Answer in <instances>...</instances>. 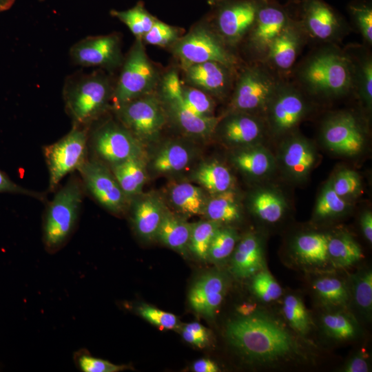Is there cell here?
<instances>
[{
  "instance_id": "6da1fadb",
  "label": "cell",
  "mask_w": 372,
  "mask_h": 372,
  "mask_svg": "<svg viewBox=\"0 0 372 372\" xmlns=\"http://www.w3.org/2000/svg\"><path fill=\"white\" fill-rule=\"evenodd\" d=\"M229 342L251 360L271 362L285 358L296 350L290 333L264 315L251 314L231 321L226 329Z\"/></svg>"
},
{
  "instance_id": "7a4b0ae2",
  "label": "cell",
  "mask_w": 372,
  "mask_h": 372,
  "mask_svg": "<svg viewBox=\"0 0 372 372\" xmlns=\"http://www.w3.org/2000/svg\"><path fill=\"white\" fill-rule=\"evenodd\" d=\"M114 86L101 71L77 72L65 81L63 96L74 125L87 127L96 120L112 101Z\"/></svg>"
},
{
  "instance_id": "3957f363",
  "label": "cell",
  "mask_w": 372,
  "mask_h": 372,
  "mask_svg": "<svg viewBox=\"0 0 372 372\" xmlns=\"http://www.w3.org/2000/svg\"><path fill=\"white\" fill-rule=\"evenodd\" d=\"M83 191L80 183L70 180L48 204L43 223V241L48 252L60 250L73 233L78 220Z\"/></svg>"
},
{
  "instance_id": "277c9868",
  "label": "cell",
  "mask_w": 372,
  "mask_h": 372,
  "mask_svg": "<svg viewBox=\"0 0 372 372\" xmlns=\"http://www.w3.org/2000/svg\"><path fill=\"white\" fill-rule=\"evenodd\" d=\"M157 77L156 70L146 54L142 39H136L122 63L121 74L114 85L112 99L114 109L151 93Z\"/></svg>"
},
{
  "instance_id": "5b68a950",
  "label": "cell",
  "mask_w": 372,
  "mask_h": 372,
  "mask_svg": "<svg viewBox=\"0 0 372 372\" xmlns=\"http://www.w3.org/2000/svg\"><path fill=\"white\" fill-rule=\"evenodd\" d=\"M302 77L313 92L329 95L343 94L352 83L348 61L333 52L322 53L311 59L304 67Z\"/></svg>"
},
{
  "instance_id": "8992f818",
  "label": "cell",
  "mask_w": 372,
  "mask_h": 372,
  "mask_svg": "<svg viewBox=\"0 0 372 372\" xmlns=\"http://www.w3.org/2000/svg\"><path fill=\"white\" fill-rule=\"evenodd\" d=\"M87 141V127L74 125L68 134L44 148L51 190L56 187L63 177L79 169L86 161Z\"/></svg>"
},
{
  "instance_id": "52a82bcc",
  "label": "cell",
  "mask_w": 372,
  "mask_h": 372,
  "mask_svg": "<svg viewBox=\"0 0 372 372\" xmlns=\"http://www.w3.org/2000/svg\"><path fill=\"white\" fill-rule=\"evenodd\" d=\"M173 52L183 69L208 61L217 62L228 68L236 63L235 58L220 41L207 28L199 25L173 45Z\"/></svg>"
},
{
  "instance_id": "ba28073f",
  "label": "cell",
  "mask_w": 372,
  "mask_h": 372,
  "mask_svg": "<svg viewBox=\"0 0 372 372\" xmlns=\"http://www.w3.org/2000/svg\"><path fill=\"white\" fill-rule=\"evenodd\" d=\"M123 125L138 141H152L162 130L166 116L161 101L152 93L115 109Z\"/></svg>"
},
{
  "instance_id": "9c48e42d",
  "label": "cell",
  "mask_w": 372,
  "mask_h": 372,
  "mask_svg": "<svg viewBox=\"0 0 372 372\" xmlns=\"http://www.w3.org/2000/svg\"><path fill=\"white\" fill-rule=\"evenodd\" d=\"M161 85L163 96L169 113L183 132L193 136L206 137L215 130L219 118L197 115L185 105L182 96V84L175 71L165 76Z\"/></svg>"
},
{
  "instance_id": "30bf717a",
  "label": "cell",
  "mask_w": 372,
  "mask_h": 372,
  "mask_svg": "<svg viewBox=\"0 0 372 372\" xmlns=\"http://www.w3.org/2000/svg\"><path fill=\"white\" fill-rule=\"evenodd\" d=\"M69 54L73 63L82 67L112 70L123 61L121 40L115 34L86 37L75 43Z\"/></svg>"
},
{
  "instance_id": "8fae6325",
  "label": "cell",
  "mask_w": 372,
  "mask_h": 372,
  "mask_svg": "<svg viewBox=\"0 0 372 372\" xmlns=\"http://www.w3.org/2000/svg\"><path fill=\"white\" fill-rule=\"evenodd\" d=\"M85 187L103 207L121 213L126 207L127 196L112 171L96 161H85L78 169Z\"/></svg>"
},
{
  "instance_id": "7c38bea8",
  "label": "cell",
  "mask_w": 372,
  "mask_h": 372,
  "mask_svg": "<svg viewBox=\"0 0 372 372\" xmlns=\"http://www.w3.org/2000/svg\"><path fill=\"white\" fill-rule=\"evenodd\" d=\"M92 144L96 154L112 165L141 156L139 141L124 126L103 124L95 130Z\"/></svg>"
},
{
  "instance_id": "4fadbf2b",
  "label": "cell",
  "mask_w": 372,
  "mask_h": 372,
  "mask_svg": "<svg viewBox=\"0 0 372 372\" xmlns=\"http://www.w3.org/2000/svg\"><path fill=\"white\" fill-rule=\"evenodd\" d=\"M273 79L259 68H249L240 75L233 96L232 105L240 112L258 110L271 101L276 91Z\"/></svg>"
},
{
  "instance_id": "5bb4252c",
  "label": "cell",
  "mask_w": 372,
  "mask_h": 372,
  "mask_svg": "<svg viewBox=\"0 0 372 372\" xmlns=\"http://www.w3.org/2000/svg\"><path fill=\"white\" fill-rule=\"evenodd\" d=\"M322 138L331 150L346 156L359 154L364 144L360 126L355 118L348 113L330 118L324 125Z\"/></svg>"
},
{
  "instance_id": "9a60e30c",
  "label": "cell",
  "mask_w": 372,
  "mask_h": 372,
  "mask_svg": "<svg viewBox=\"0 0 372 372\" xmlns=\"http://www.w3.org/2000/svg\"><path fill=\"white\" fill-rule=\"evenodd\" d=\"M227 289V280L220 273H209L193 285L189 294L192 309L201 315L212 318L221 304Z\"/></svg>"
},
{
  "instance_id": "2e32d148",
  "label": "cell",
  "mask_w": 372,
  "mask_h": 372,
  "mask_svg": "<svg viewBox=\"0 0 372 372\" xmlns=\"http://www.w3.org/2000/svg\"><path fill=\"white\" fill-rule=\"evenodd\" d=\"M272 99L271 121L276 131L286 132L298 124L306 112L302 96L292 89L279 92Z\"/></svg>"
},
{
  "instance_id": "e0dca14e",
  "label": "cell",
  "mask_w": 372,
  "mask_h": 372,
  "mask_svg": "<svg viewBox=\"0 0 372 372\" xmlns=\"http://www.w3.org/2000/svg\"><path fill=\"white\" fill-rule=\"evenodd\" d=\"M258 8L249 1L231 4L221 10L218 17L220 33L229 41L240 39L254 24Z\"/></svg>"
},
{
  "instance_id": "ac0fdd59",
  "label": "cell",
  "mask_w": 372,
  "mask_h": 372,
  "mask_svg": "<svg viewBox=\"0 0 372 372\" xmlns=\"http://www.w3.org/2000/svg\"><path fill=\"white\" fill-rule=\"evenodd\" d=\"M227 67L217 62L208 61L185 68L187 81L205 92L223 93L229 83Z\"/></svg>"
},
{
  "instance_id": "d6986e66",
  "label": "cell",
  "mask_w": 372,
  "mask_h": 372,
  "mask_svg": "<svg viewBox=\"0 0 372 372\" xmlns=\"http://www.w3.org/2000/svg\"><path fill=\"white\" fill-rule=\"evenodd\" d=\"M287 24V16L278 8L265 6L258 10L251 37L253 45L258 50H268Z\"/></svg>"
},
{
  "instance_id": "ffe728a7",
  "label": "cell",
  "mask_w": 372,
  "mask_h": 372,
  "mask_svg": "<svg viewBox=\"0 0 372 372\" xmlns=\"http://www.w3.org/2000/svg\"><path fill=\"white\" fill-rule=\"evenodd\" d=\"M265 259L258 238L248 234L239 242L234 251L231 269L240 278H248L263 269Z\"/></svg>"
},
{
  "instance_id": "44dd1931",
  "label": "cell",
  "mask_w": 372,
  "mask_h": 372,
  "mask_svg": "<svg viewBox=\"0 0 372 372\" xmlns=\"http://www.w3.org/2000/svg\"><path fill=\"white\" fill-rule=\"evenodd\" d=\"M161 201L148 196L137 202L133 211V224L138 234L149 239L156 236L164 215Z\"/></svg>"
},
{
  "instance_id": "7402d4cb",
  "label": "cell",
  "mask_w": 372,
  "mask_h": 372,
  "mask_svg": "<svg viewBox=\"0 0 372 372\" xmlns=\"http://www.w3.org/2000/svg\"><path fill=\"white\" fill-rule=\"evenodd\" d=\"M304 19L310 33L319 39L330 38L338 25L334 12L321 0H307Z\"/></svg>"
},
{
  "instance_id": "603a6c76",
  "label": "cell",
  "mask_w": 372,
  "mask_h": 372,
  "mask_svg": "<svg viewBox=\"0 0 372 372\" xmlns=\"http://www.w3.org/2000/svg\"><path fill=\"white\" fill-rule=\"evenodd\" d=\"M282 161L288 172L296 178H303L309 174L316 161L313 147L305 141L296 138L289 141L284 149Z\"/></svg>"
},
{
  "instance_id": "cb8c5ba5",
  "label": "cell",
  "mask_w": 372,
  "mask_h": 372,
  "mask_svg": "<svg viewBox=\"0 0 372 372\" xmlns=\"http://www.w3.org/2000/svg\"><path fill=\"white\" fill-rule=\"evenodd\" d=\"M262 133L260 123L254 118L242 114L227 118L223 124L222 134L231 144H249L258 139Z\"/></svg>"
},
{
  "instance_id": "d4e9b609",
  "label": "cell",
  "mask_w": 372,
  "mask_h": 372,
  "mask_svg": "<svg viewBox=\"0 0 372 372\" xmlns=\"http://www.w3.org/2000/svg\"><path fill=\"white\" fill-rule=\"evenodd\" d=\"M112 172L127 196L138 194L146 180L141 156L112 165Z\"/></svg>"
},
{
  "instance_id": "484cf974",
  "label": "cell",
  "mask_w": 372,
  "mask_h": 372,
  "mask_svg": "<svg viewBox=\"0 0 372 372\" xmlns=\"http://www.w3.org/2000/svg\"><path fill=\"white\" fill-rule=\"evenodd\" d=\"M298 47V35L295 30L287 24L269 45V58L278 68L287 70L293 65L296 60Z\"/></svg>"
},
{
  "instance_id": "4316f807",
  "label": "cell",
  "mask_w": 372,
  "mask_h": 372,
  "mask_svg": "<svg viewBox=\"0 0 372 372\" xmlns=\"http://www.w3.org/2000/svg\"><path fill=\"white\" fill-rule=\"evenodd\" d=\"M329 237L325 234L311 233L298 237L293 245L297 257L304 263L321 265L329 260L327 245Z\"/></svg>"
},
{
  "instance_id": "83f0119b",
  "label": "cell",
  "mask_w": 372,
  "mask_h": 372,
  "mask_svg": "<svg viewBox=\"0 0 372 372\" xmlns=\"http://www.w3.org/2000/svg\"><path fill=\"white\" fill-rule=\"evenodd\" d=\"M192 225L165 212L156 236L169 247L183 253L188 246Z\"/></svg>"
},
{
  "instance_id": "f1b7e54d",
  "label": "cell",
  "mask_w": 372,
  "mask_h": 372,
  "mask_svg": "<svg viewBox=\"0 0 372 372\" xmlns=\"http://www.w3.org/2000/svg\"><path fill=\"white\" fill-rule=\"evenodd\" d=\"M170 199L176 208L186 215L205 214L206 202L202 189L189 183L174 185L170 191Z\"/></svg>"
},
{
  "instance_id": "f546056e",
  "label": "cell",
  "mask_w": 372,
  "mask_h": 372,
  "mask_svg": "<svg viewBox=\"0 0 372 372\" xmlns=\"http://www.w3.org/2000/svg\"><path fill=\"white\" fill-rule=\"evenodd\" d=\"M192 159L191 152L182 144L170 143L160 149L154 158L152 166L159 173H172L185 169Z\"/></svg>"
},
{
  "instance_id": "4dcf8cb0",
  "label": "cell",
  "mask_w": 372,
  "mask_h": 372,
  "mask_svg": "<svg viewBox=\"0 0 372 372\" xmlns=\"http://www.w3.org/2000/svg\"><path fill=\"white\" fill-rule=\"evenodd\" d=\"M195 177L200 185L213 194L230 189L233 183V177L229 169L216 161L202 165Z\"/></svg>"
},
{
  "instance_id": "1f68e13d",
  "label": "cell",
  "mask_w": 372,
  "mask_h": 372,
  "mask_svg": "<svg viewBox=\"0 0 372 372\" xmlns=\"http://www.w3.org/2000/svg\"><path fill=\"white\" fill-rule=\"evenodd\" d=\"M327 253L329 260L338 267L351 266L363 257L359 245L348 235L329 237Z\"/></svg>"
},
{
  "instance_id": "d6a6232c",
  "label": "cell",
  "mask_w": 372,
  "mask_h": 372,
  "mask_svg": "<svg viewBox=\"0 0 372 372\" xmlns=\"http://www.w3.org/2000/svg\"><path fill=\"white\" fill-rule=\"evenodd\" d=\"M205 214L209 220L217 223H231L240 218V209L235 194L231 190L214 194L206 203Z\"/></svg>"
},
{
  "instance_id": "836d02e7",
  "label": "cell",
  "mask_w": 372,
  "mask_h": 372,
  "mask_svg": "<svg viewBox=\"0 0 372 372\" xmlns=\"http://www.w3.org/2000/svg\"><path fill=\"white\" fill-rule=\"evenodd\" d=\"M110 14L127 26L136 39H142L156 19L149 14L142 4L125 10H112Z\"/></svg>"
},
{
  "instance_id": "e575fe53",
  "label": "cell",
  "mask_w": 372,
  "mask_h": 372,
  "mask_svg": "<svg viewBox=\"0 0 372 372\" xmlns=\"http://www.w3.org/2000/svg\"><path fill=\"white\" fill-rule=\"evenodd\" d=\"M219 229V223L211 220L192 225L188 247L200 260L208 258L211 240Z\"/></svg>"
},
{
  "instance_id": "d590c367",
  "label": "cell",
  "mask_w": 372,
  "mask_h": 372,
  "mask_svg": "<svg viewBox=\"0 0 372 372\" xmlns=\"http://www.w3.org/2000/svg\"><path fill=\"white\" fill-rule=\"evenodd\" d=\"M234 161L240 170L256 176L267 173L272 165L269 154L258 148L241 151L234 156Z\"/></svg>"
},
{
  "instance_id": "8d00e7d4",
  "label": "cell",
  "mask_w": 372,
  "mask_h": 372,
  "mask_svg": "<svg viewBox=\"0 0 372 372\" xmlns=\"http://www.w3.org/2000/svg\"><path fill=\"white\" fill-rule=\"evenodd\" d=\"M253 209L256 214L267 223H276L282 216L285 203L276 194L269 191L257 193L253 199Z\"/></svg>"
},
{
  "instance_id": "74e56055",
  "label": "cell",
  "mask_w": 372,
  "mask_h": 372,
  "mask_svg": "<svg viewBox=\"0 0 372 372\" xmlns=\"http://www.w3.org/2000/svg\"><path fill=\"white\" fill-rule=\"evenodd\" d=\"M313 288L318 296L326 303L344 305L349 299V292L340 280L333 277L317 279Z\"/></svg>"
},
{
  "instance_id": "f35d334b",
  "label": "cell",
  "mask_w": 372,
  "mask_h": 372,
  "mask_svg": "<svg viewBox=\"0 0 372 372\" xmlns=\"http://www.w3.org/2000/svg\"><path fill=\"white\" fill-rule=\"evenodd\" d=\"M283 313L290 325L304 334L309 329V318L302 301L294 295H289L283 302Z\"/></svg>"
},
{
  "instance_id": "ab89813d",
  "label": "cell",
  "mask_w": 372,
  "mask_h": 372,
  "mask_svg": "<svg viewBox=\"0 0 372 372\" xmlns=\"http://www.w3.org/2000/svg\"><path fill=\"white\" fill-rule=\"evenodd\" d=\"M236 240L237 235L234 229L219 228L211 240L208 258L213 262H219L227 258L234 251Z\"/></svg>"
},
{
  "instance_id": "60d3db41",
  "label": "cell",
  "mask_w": 372,
  "mask_h": 372,
  "mask_svg": "<svg viewBox=\"0 0 372 372\" xmlns=\"http://www.w3.org/2000/svg\"><path fill=\"white\" fill-rule=\"evenodd\" d=\"M182 96L185 105L194 114L202 116H213L214 102L205 91L182 85Z\"/></svg>"
},
{
  "instance_id": "b9f144b4",
  "label": "cell",
  "mask_w": 372,
  "mask_h": 372,
  "mask_svg": "<svg viewBox=\"0 0 372 372\" xmlns=\"http://www.w3.org/2000/svg\"><path fill=\"white\" fill-rule=\"evenodd\" d=\"M355 303L364 314L369 315L372 309V272L367 270L355 276L353 282Z\"/></svg>"
},
{
  "instance_id": "7bdbcfd3",
  "label": "cell",
  "mask_w": 372,
  "mask_h": 372,
  "mask_svg": "<svg viewBox=\"0 0 372 372\" xmlns=\"http://www.w3.org/2000/svg\"><path fill=\"white\" fill-rule=\"evenodd\" d=\"M73 358L76 366L83 372H118L126 369L124 365L94 357L85 349L74 352Z\"/></svg>"
},
{
  "instance_id": "ee69618b",
  "label": "cell",
  "mask_w": 372,
  "mask_h": 372,
  "mask_svg": "<svg viewBox=\"0 0 372 372\" xmlns=\"http://www.w3.org/2000/svg\"><path fill=\"white\" fill-rule=\"evenodd\" d=\"M347 207L346 202L329 183L323 189L316 205L315 214L319 218H326L343 212Z\"/></svg>"
},
{
  "instance_id": "f6af8a7d",
  "label": "cell",
  "mask_w": 372,
  "mask_h": 372,
  "mask_svg": "<svg viewBox=\"0 0 372 372\" xmlns=\"http://www.w3.org/2000/svg\"><path fill=\"white\" fill-rule=\"evenodd\" d=\"M322 324L327 333L338 340L353 338L356 333L352 321L342 313H328L322 318Z\"/></svg>"
},
{
  "instance_id": "bcb514c9",
  "label": "cell",
  "mask_w": 372,
  "mask_h": 372,
  "mask_svg": "<svg viewBox=\"0 0 372 372\" xmlns=\"http://www.w3.org/2000/svg\"><path fill=\"white\" fill-rule=\"evenodd\" d=\"M254 276L251 287L260 299L269 302L280 298L282 288L269 272L261 270Z\"/></svg>"
},
{
  "instance_id": "7dc6e473",
  "label": "cell",
  "mask_w": 372,
  "mask_h": 372,
  "mask_svg": "<svg viewBox=\"0 0 372 372\" xmlns=\"http://www.w3.org/2000/svg\"><path fill=\"white\" fill-rule=\"evenodd\" d=\"M143 39L151 45L166 46L174 43L178 39V33L175 28L156 19Z\"/></svg>"
},
{
  "instance_id": "c3c4849f",
  "label": "cell",
  "mask_w": 372,
  "mask_h": 372,
  "mask_svg": "<svg viewBox=\"0 0 372 372\" xmlns=\"http://www.w3.org/2000/svg\"><path fill=\"white\" fill-rule=\"evenodd\" d=\"M137 311L144 319L161 329H173L178 325V319L172 313L148 305H142L138 307Z\"/></svg>"
},
{
  "instance_id": "681fc988",
  "label": "cell",
  "mask_w": 372,
  "mask_h": 372,
  "mask_svg": "<svg viewBox=\"0 0 372 372\" xmlns=\"http://www.w3.org/2000/svg\"><path fill=\"white\" fill-rule=\"evenodd\" d=\"M331 183L334 191L342 198L355 194L361 186L358 174L349 169L340 171Z\"/></svg>"
},
{
  "instance_id": "f907efd6",
  "label": "cell",
  "mask_w": 372,
  "mask_h": 372,
  "mask_svg": "<svg viewBox=\"0 0 372 372\" xmlns=\"http://www.w3.org/2000/svg\"><path fill=\"white\" fill-rule=\"evenodd\" d=\"M352 12L364 39L372 43V9L365 5L352 7Z\"/></svg>"
},
{
  "instance_id": "816d5d0a",
  "label": "cell",
  "mask_w": 372,
  "mask_h": 372,
  "mask_svg": "<svg viewBox=\"0 0 372 372\" xmlns=\"http://www.w3.org/2000/svg\"><path fill=\"white\" fill-rule=\"evenodd\" d=\"M360 87L362 98L369 107L372 103V63L365 61L360 68Z\"/></svg>"
},
{
  "instance_id": "f5cc1de1",
  "label": "cell",
  "mask_w": 372,
  "mask_h": 372,
  "mask_svg": "<svg viewBox=\"0 0 372 372\" xmlns=\"http://www.w3.org/2000/svg\"><path fill=\"white\" fill-rule=\"evenodd\" d=\"M1 193L25 195L39 199L43 198L42 194L24 188L17 184L0 169V194Z\"/></svg>"
},
{
  "instance_id": "db71d44e",
  "label": "cell",
  "mask_w": 372,
  "mask_h": 372,
  "mask_svg": "<svg viewBox=\"0 0 372 372\" xmlns=\"http://www.w3.org/2000/svg\"><path fill=\"white\" fill-rule=\"evenodd\" d=\"M344 371L346 372H367L369 371V364L363 355H357L347 362Z\"/></svg>"
},
{
  "instance_id": "11a10c76",
  "label": "cell",
  "mask_w": 372,
  "mask_h": 372,
  "mask_svg": "<svg viewBox=\"0 0 372 372\" xmlns=\"http://www.w3.org/2000/svg\"><path fill=\"white\" fill-rule=\"evenodd\" d=\"M193 370L196 372H218L220 371L217 364L209 359H200L193 364Z\"/></svg>"
},
{
  "instance_id": "9f6ffc18",
  "label": "cell",
  "mask_w": 372,
  "mask_h": 372,
  "mask_svg": "<svg viewBox=\"0 0 372 372\" xmlns=\"http://www.w3.org/2000/svg\"><path fill=\"white\" fill-rule=\"evenodd\" d=\"M361 228L364 236L369 242H372V214L371 211L364 212L360 220Z\"/></svg>"
},
{
  "instance_id": "6f0895ef",
  "label": "cell",
  "mask_w": 372,
  "mask_h": 372,
  "mask_svg": "<svg viewBox=\"0 0 372 372\" xmlns=\"http://www.w3.org/2000/svg\"><path fill=\"white\" fill-rule=\"evenodd\" d=\"M183 329L198 335L207 342L209 341V335L207 329L198 322L189 323L185 326Z\"/></svg>"
},
{
  "instance_id": "680465c9",
  "label": "cell",
  "mask_w": 372,
  "mask_h": 372,
  "mask_svg": "<svg viewBox=\"0 0 372 372\" xmlns=\"http://www.w3.org/2000/svg\"><path fill=\"white\" fill-rule=\"evenodd\" d=\"M182 335L186 342L200 348H203L208 342L198 335L185 329H183Z\"/></svg>"
},
{
  "instance_id": "91938a15",
  "label": "cell",
  "mask_w": 372,
  "mask_h": 372,
  "mask_svg": "<svg viewBox=\"0 0 372 372\" xmlns=\"http://www.w3.org/2000/svg\"><path fill=\"white\" fill-rule=\"evenodd\" d=\"M256 309V304L252 302H244L238 305L236 308V311L242 316H249L254 313Z\"/></svg>"
},
{
  "instance_id": "94428289",
  "label": "cell",
  "mask_w": 372,
  "mask_h": 372,
  "mask_svg": "<svg viewBox=\"0 0 372 372\" xmlns=\"http://www.w3.org/2000/svg\"><path fill=\"white\" fill-rule=\"evenodd\" d=\"M15 0H0V12L9 10L14 4Z\"/></svg>"
}]
</instances>
